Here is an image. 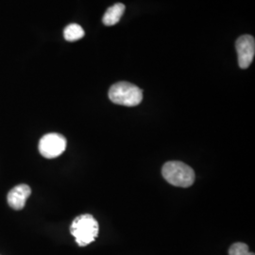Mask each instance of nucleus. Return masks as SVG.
<instances>
[{"instance_id": "nucleus-1", "label": "nucleus", "mask_w": 255, "mask_h": 255, "mask_svg": "<svg viewBox=\"0 0 255 255\" xmlns=\"http://www.w3.org/2000/svg\"><path fill=\"white\" fill-rule=\"evenodd\" d=\"M99 223L96 219L89 214H85L74 219L70 233L79 246L85 247L95 241L99 235Z\"/></svg>"}, {"instance_id": "nucleus-2", "label": "nucleus", "mask_w": 255, "mask_h": 255, "mask_svg": "<svg viewBox=\"0 0 255 255\" xmlns=\"http://www.w3.org/2000/svg\"><path fill=\"white\" fill-rule=\"evenodd\" d=\"M109 99L116 104L134 107L143 101V91L132 83L117 82L110 88Z\"/></svg>"}, {"instance_id": "nucleus-3", "label": "nucleus", "mask_w": 255, "mask_h": 255, "mask_svg": "<svg viewBox=\"0 0 255 255\" xmlns=\"http://www.w3.org/2000/svg\"><path fill=\"white\" fill-rule=\"evenodd\" d=\"M162 174L166 182L178 187H189L195 182L194 170L189 165L179 161L165 163Z\"/></svg>"}, {"instance_id": "nucleus-4", "label": "nucleus", "mask_w": 255, "mask_h": 255, "mask_svg": "<svg viewBox=\"0 0 255 255\" xmlns=\"http://www.w3.org/2000/svg\"><path fill=\"white\" fill-rule=\"evenodd\" d=\"M66 139L60 133H48L41 138L39 151L46 159H54L63 154L66 148Z\"/></svg>"}, {"instance_id": "nucleus-5", "label": "nucleus", "mask_w": 255, "mask_h": 255, "mask_svg": "<svg viewBox=\"0 0 255 255\" xmlns=\"http://www.w3.org/2000/svg\"><path fill=\"white\" fill-rule=\"evenodd\" d=\"M240 68L247 69L254 61L255 55V40L252 35H242L236 42Z\"/></svg>"}, {"instance_id": "nucleus-6", "label": "nucleus", "mask_w": 255, "mask_h": 255, "mask_svg": "<svg viewBox=\"0 0 255 255\" xmlns=\"http://www.w3.org/2000/svg\"><path fill=\"white\" fill-rule=\"evenodd\" d=\"M30 194L31 189L27 184H19L9 192L7 201L12 209L22 210L25 207L26 201Z\"/></svg>"}, {"instance_id": "nucleus-7", "label": "nucleus", "mask_w": 255, "mask_h": 255, "mask_svg": "<svg viewBox=\"0 0 255 255\" xmlns=\"http://www.w3.org/2000/svg\"><path fill=\"white\" fill-rule=\"evenodd\" d=\"M125 8H126L125 5L122 3H117V4L113 5L112 7L108 8L102 18L103 24L105 26H109V27L118 24L124 14Z\"/></svg>"}, {"instance_id": "nucleus-8", "label": "nucleus", "mask_w": 255, "mask_h": 255, "mask_svg": "<svg viewBox=\"0 0 255 255\" xmlns=\"http://www.w3.org/2000/svg\"><path fill=\"white\" fill-rule=\"evenodd\" d=\"M85 32L80 25L78 24H70L64 28V39L68 42H75L78 40H81L84 36Z\"/></svg>"}, {"instance_id": "nucleus-9", "label": "nucleus", "mask_w": 255, "mask_h": 255, "mask_svg": "<svg viewBox=\"0 0 255 255\" xmlns=\"http://www.w3.org/2000/svg\"><path fill=\"white\" fill-rule=\"evenodd\" d=\"M229 255H255L249 251V247L245 243H235L229 250Z\"/></svg>"}]
</instances>
